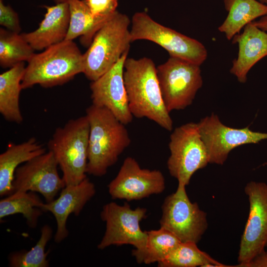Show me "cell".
<instances>
[{
    "instance_id": "cell-13",
    "label": "cell",
    "mask_w": 267,
    "mask_h": 267,
    "mask_svg": "<svg viewBox=\"0 0 267 267\" xmlns=\"http://www.w3.org/2000/svg\"><path fill=\"white\" fill-rule=\"evenodd\" d=\"M107 187L112 199L131 201L162 193L166 182L160 171L142 168L134 158L128 157Z\"/></svg>"
},
{
    "instance_id": "cell-8",
    "label": "cell",
    "mask_w": 267,
    "mask_h": 267,
    "mask_svg": "<svg viewBox=\"0 0 267 267\" xmlns=\"http://www.w3.org/2000/svg\"><path fill=\"white\" fill-rule=\"evenodd\" d=\"M131 22L132 42L139 40L151 41L166 50L170 56L199 66L207 57V51L201 43L158 23L145 12L135 13Z\"/></svg>"
},
{
    "instance_id": "cell-21",
    "label": "cell",
    "mask_w": 267,
    "mask_h": 267,
    "mask_svg": "<svg viewBox=\"0 0 267 267\" xmlns=\"http://www.w3.org/2000/svg\"><path fill=\"white\" fill-rule=\"evenodd\" d=\"M68 2L70 21L65 40L73 41L80 37L82 44L89 46L96 32L113 13L108 16L95 17L84 0H68Z\"/></svg>"
},
{
    "instance_id": "cell-9",
    "label": "cell",
    "mask_w": 267,
    "mask_h": 267,
    "mask_svg": "<svg viewBox=\"0 0 267 267\" xmlns=\"http://www.w3.org/2000/svg\"><path fill=\"white\" fill-rule=\"evenodd\" d=\"M169 148L167 168L178 184L188 185L193 174L209 163L198 123H188L176 128L170 135Z\"/></svg>"
},
{
    "instance_id": "cell-33",
    "label": "cell",
    "mask_w": 267,
    "mask_h": 267,
    "mask_svg": "<svg viewBox=\"0 0 267 267\" xmlns=\"http://www.w3.org/2000/svg\"><path fill=\"white\" fill-rule=\"evenodd\" d=\"M57 3L68 2V0H54Z\"/></svg>"
},
{
    "instance_id": "cell-17",
    "label": "cell",
    "mask_w": 267,
    "mask_h": 267,
    "mask_svg": "<svg viewBox=\"0 0 267 267\" xmlns=\"http://www.w3.org/2000/svg\"><path fill=\"white\" fill-rule=\"evenodd\" d=\"M243 29L242 33L232 38V43L238 44L239 51L230 70L241 83L246 82L247 74L251 68L267 56V32L256 26L252 22Z\"/></svg>"
},
{
    "instance_id": "cell-2",
    "label": "cell",
    "mask_w": 267,
    "mask_h": 267,
    "mask_svg": "<svg viewBox=\"0 0 267 267\" xmlns=\"http://www.w3.org/2000/svg\"><path fill=\"white\" fill-rule=\"evenodd\" d=\"M89 125L88 174L105 175L130 145L125 124L107 109L92 104L86 109Z\"/></svg>"
},
{
    "instance_id": "cell-20",
    "label": "cell",
    "mask_w": 267,
    "mask_h": 267,
    "mask_svg": "<svg viewBox=\"0 0 267 267\" xmlns=\"http://www.w3.org/2000/svg\"><path fill=\"white\" fill-rule=\"evenodd\" d=\"M25 69L24 62H20L0 75V113L6 121L17 124L23 120L19 96Z\"/></svg>"
},
{
    "instance_id": "cell-26",
    "label": "cell",
    "mask_w": 267,
    "mask_h": 267,
    "mask_svg": "<svg viewBox=\"0 0 267 267\" xmlns=\"http://www.w3.org/2000/svg\"><path fill=\"white\" fill-rule=\"evenodd\" d=\"M34 50L21 34L0 29V65L11 68L20 62L29 61Z\"/></svg>"
},
{
    "instance_id": "cell-10",
    "label": "cell",
    "mask_w": 267,
    "mask_h": 267,
    "mask_svg": "<svg viewBox=\"0 0 267 267\" xmlns=\"http://www.w3.org/2000/svg\"><path fill=\"white\" fill-rule=\"evenodd\" d=\"M161 209L160 227L171 231L181 242L200 241L208 228L207 214L197 202L190 201L185 185L178 183L176 191L165 198Z\"/></svg>"
},
{
    "instance_id": "cell-15",
    "label": "cell",
    "mask_w": 267,
    "mask_h": 267,
    "mask_svg": "<svg viewBox=\"0 0 267 267\" xmlns=\"http://www.w3.org/2000/svg\"><path fill=\"white\" fill-rule=\"evenodd\" d=\"M129 51L106 72L90 85L92 104L109 110L125 125L132 122V115L124 81V63Z\"/></svg>"
},
{
    "instance_id": "cell-14",
    "label": "cell",
    "mask_w": 267,
    "mask_h": 267,
    "mask_svg": "<svg viewBox=\"0 0 267 267\" xmlns=\"http://www.w3.org/2000/svg\"><path fill=\"white\" fill-rule=\"evenodd\" d=\"M58 166L53 154L49 150L25 162L15 172L13 192L39 193L46 203L50 202L65 186L58 173Z\"/></svg>"
},
{
    "instance_id": "cell-12",
    "label": "cell",
    "mask_w": 267,
    "mask_h": 267,
    "mask_svg": "<svg viewBox=\"0 0 267 267\" xmlns=\"http://www.w3.org/2000/svg\"><path fill=\"white\" fill-rule=\"evenodd\" d=\"M198 125L211 164L222 165L235 148L267 139V133L253 131L249 126L241 129L226 126L214 113L201 119Z\"/></svg>"
},
{
    "instance_id": "cell-18",
    "label": "cell",
    "mask_w": 267,
    "mask_h": 267,
    "mask_svg": "<svg viewBox=\"0 0 267 267\" xmlns=\"http://www.w3.org/2000/svg\"><path fill=\"white\" fill-rule=\"evenodd\" d=\"M44 18L35 31L21 34L34 50H42L65 40L70 21L68 2L44 6Z\"/></svg>"
},
{
    "instance_id": "cell-32",
    "label": "cell",
    "mask_w": 267,
    "mask_h": 267,
    "mask_svg": "<svg viewBox=\"0 0 267 267\" xmlns=\"http://www.w3.org/2000/svg\"><path fill=\"white\" fill-rule=\"evenodd\" d=\"M257 0L267 5V0Z\"/></svg>"
},
{
    "instance_id": "cell-7",
    "label": "cell",
    "mask_w": 267,
    "mask_h": 267,
    "mask_svg": "<svg viewBox=\"0 0 267 267\" xmlns=\"http://www.w3.org/2000/svg\"><path fill=\"white\" fill-rule=\"evenodd\" d=\"M200 66L170 56L156 67L162 98L169 112L183 110L191 104L203 84Z\"/></svg>"
},
{
    "instance_id": "cell-29",
    "label": "cell",
    "mask_w": 267,
    "mask_h": 267,
    "mask_svg": "<svg viewBox=\"0 0 267 267\" xmlns=\"http://www.w3.org/2000/svg\"><path fill=\"white\" fill-rule=\"evenodd\" d=\"M95 17L110 15L117 11L118 0H84Z\"/></svg>"
},
{
    "instance_id": "cell-1",
    "label": "cell",
    "mask_w": 267,
    "mask_h": 267,
    "mask_svg": "<svg viewBox=\"0 0 267 267\" xmlns=\"http://www.w3.org/2000/svg\"><path fill=\"white\" fill-rule=\"evenodd\" d=\"M124 81L133 117L147 118L171 131L173 122L162 98L154 62L147 57L127 58Z\"/></svg>"
},
{
    "instance_id": "cell-5",
    "label": "cell",
    "mask_w": 267,
    "mask_h": 267,
    "mask_svg": "<svg viewBox=\"0 0 267 267\" xmlns=\"http://www.w3.org/2000/svg\"><path fill=\"white\" fill-rule=\"evenodd\" d=\"M131 22L127 15L116 11L96 32L83 54V73L88 79L99 78L129 51Z\"/></svg>"
},
{
    "instance_id": "cell-19",
    "label": "cell",
    "mask_w": 267,
    "mask_h": 267,
    "mask_svg": "<svg viewBox=\"0 0 267 267\" xmlns=\"http://www.w3.org/2000/svg\"><path fill=\"white\" fill-rule=\"evenodd\" d=\"M46 152L35 137L19 144H10L0 154V195L13 192L12 182L16 169L25 162Z\"/></svg>"
},
{
    "instance_id": "cell-27",
    "label": "cell",
    "mask_w": 267,
    "mask_h": 267,
    "mask_svg": "<svg viewBox=\"0 0 267 267\" xmlns=\"http://www.w3.org/2000/svg\"><path fill=\"white\" fill-rule=\"evenodd\" d=\"M53 235L51 226L45 224L41 228L39 239L30 250H22L10 253L8 265L10 267H48L47 252L45 247Z\"/></svg>"
},
{
    "instance_id": "cell-23",
    "label": "cell",
    "mask_w": 267,
    "mask_h": 267,
    "mask_svg": "<svg viewBox=\"0 0 267 267\" xmlns=\"http://www.w3.org/2000/svg\"><path fill=\"white\" fill-rule=\"evenodd\" d=\"M36 192L17 191L6 196L0 201V219L16 214H21L27 225L35 228L44 211V204Z\"/></svg>"
},
{
    "instance_id": "cell-30",
    "label": "cell",
    "mask_w": 267,
    "mask_h": 267,
    "mask_svg": "<svg viewBox=\"0 0 267 267\" xmlns=\"http://www.w3.org/2000/svg\"><path fill=\"white\" fill-rule=\"evenodd\" d=\"M246 267H267V251L256 258Z\"/></svg>"
},
{
    "instance_id": "cell-24",
    "label": "cell",
    "mask_w": 267,
    "mask_h": 267,
    "mask_svg": "<svg viewBox=\"0 0 267 267\" xmlns=\"http://www.w3.org/2000/svg\"><path fill=\"white\" fill-rule=\"evenodd\" d=\"M197 243L181 242L162 261L159 267H230L220 263L201 250Z\"/></svg>"
},
{
    "instance_id": "cell-31",
    "label": "cell",
    "mask_w": 267,
    "mask_h": 267,
    "mask_svg": "<svg viewBox=\"0 0 267 267\" xmlns=\"http://www.w3.org/2000/svg\"><path fill=\"white\" fill-rule=\"evenodd\" d=\"M253 23L260 29L267 32V14L258 20L252 22Z\"/></svg>"
},
{
    "instance_id": "cell-25",
    "label": "cell",
    "mask_w": 267,
    "mask_h": 267,
    "mask_svg": "<svg viewBox=\"0 0 267 267\" xmlns=\"http://www.w3.org/2000/svg\"><path fill=\"white\" fill-rule=\"evenodd\" d=\"M147 231L145 250L134 257L138 264L158 263L164 260L181 242L175 234L162 227Z\"/></svg>"
},
{
    "instance_id": "cell-28",
    "label": "cell",
    "mask_w": 267,
    "mask_h": 267,
    "mask_svg": "<svg viewBox=\"0 0 267 267\" xmlns=\"http://www.w3.org/2000/svg\"><path fill=\"white\" fill-rule=\"evenodd\" d=\"M0 24L6 29L19 33L21 31L18 14L9 5H6L3 0H0Z\"/></svg>"
},
{
    "instance_id": "cell-11",
    "label": "cell",
    "mask_w": 267,
    "mask_h": 267,
    "mask_svg": "<svg viewBox=\"0 0 267 267\" xmlns=\"http://www.w3.org/2000/svg\"><path fill=\"white\" fill-rule=\"evenodd\" d=\"M244 192L249 203V212L241 237L235 267H246L263 254L267 246V184L251 181Z\"/></svg>"
},
{
    "instance_id": "cell-4",
    "label": "cell",
    "mask_w": 267,
    "mask_h": 267,
    "mask_svg": "<svg viewBox=\"0 0 267 267\" xmlns=\"http://www.w3.org/2000/svg\"><path fill=\"white\" fill-rule=\"evenodd\" d=\"M89 125L87 116L71 119L57 128L48 143L62 172L65 185L87 178Z\"/></svg>"
},
{
    "instance_id": "cell-3",
    "label": "cell",
    "mask_w": 267,
    "mask_h": 267,
    "mask_svg": "<svg viewBox=\"0 0 267 267\" xmlns=\"http://www.w3.org/2000/svg\"><path fill=\"white\" fill-rule=\"evenodd\" d=\"M84 70L83 54L73 41L64 40L34 54L25 67L22 88L62 85Z\"/></svg>"
},
{
    "instance_id": "cell-6",
    "label": "cell",
    "mask_w": 267,
    "mask_h": 267,
    "mask_svg": "<svg viewBox=\"0 0 267 267\" xmlns=\"http://www.w3.org/2000/svg\"><path fill=\"white\" fill-rule=\"evenodd\" d=\"M146 213L145 208L133 209L127 203L121 205L111 202L104 205L100 218L105 222V231L97 248L131 245L134 247L132 253L134 257L142 253L145 249L147 231L142 230L140 222L146 217Z\"/></svg>"
},
{
    "instance_id": "cell-22",
    "label": "cell",
    "mask_w": 267,
    "mask_h": 267,
    "mask_svg": "<svg viewBox=\"0 0 267 267\" xmlns=\"http://www.w3.org/2000/svg\"><path fill=\"white\" fill-rule=\"evenodd\" d=\"M223 2L228 14L218 30L228 40L248 23L267 14V5L257 0H224Z\"/></svg>"
},
{
    "instance_id": "cell-16",
    "label": "cell",
    "mask_w": 267,
    "mask_h": 267,
    "mask_svg": "<svg viewBox=\"0 0 267 267\" xmlns=\"http://www.w3.org/2000/svg\"><path fill=\"white\" fill-rule=\"evenodd\" d=\"M96 192L95 185L88 178L76 184L65 185L59 196L49 203H44L43 210L51 213L56 223L54 235L56 243H60L69 235L67 222L69 216H77Z\"/></svg>"
}]
</instances>
